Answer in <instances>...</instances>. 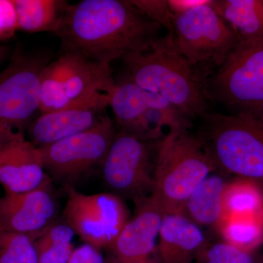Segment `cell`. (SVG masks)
<instances>
[{"instance_id":"obj_1","label":"cell","mask_w":263,"mask_h":263,"mask_svg":"<svg viewBox=\"0 0 263 263\" xmlns=\"http://www.w3.org/2000/svg\"><path fill=\"white\" fill-rule=\"evenodd\" d=\"M161 28L130 0H83L67 5L55 34L62 53L110 65L148 49Z\"/></svg>"},{"instance_id":"obj_2","label":"cell","mask_w":263,"mask_h":263,"mask_svg":"<svg viewBox=\"0 0 263 263\" xmlns=\"http://www.w3.org/2000/svg\"><path fill=\"white\" fill-rule=\"evenodd\" d=\"M122 60L124 79L160 95L190 119L209 112L207 79L181 54L171 33L156 40L146 51Z\"/></svg>"},{"instance_id":"obj_3","label":"cell","mask_w":263,"mask_h":263,"mask_svg":"<svg viewBox=\"0 0 263 263\" xmlns=\"http://www.w3.org/2000/svg\"><path fill=\"white\" fill-rule=\"evenodd\" d=\"M216 169L196 135L169 131L159 145L151 197L164 215L182 214L190 195Z\"/></svg>"},{"instance_id":"obj_4","label":"cell","mask_w":263,"mask_h":263,"mask_svg":"<svg viewBox=\"0 0 263 263\" xmlns=\"http://www.w3.org/2000/svg\"><path fill=\"white\" fill-rule=\"evenodd\" d=\"M196 135L216 167L263 181V119L207 112Z\"/></svg>"},{"instance_id":"obj_5","label":"cell","mask_w":263,"mask_h":263,"mask_svg":"<svg viewBox=\"0 0 263 263\" xmlns=\"http://www.w3.org/2000/svg\"><path fill=\"white\" fill-rule=\"evenodd\" d=\"M209 100L232 114L263 119V40L238 37L224 62L207 79Z\"/></svg>"},{"instance_id":"obj_6","label":"cell","mask_w":263,"mask_h":263,"mask_svg":"<svg viewBox=\"0 0 263 263\" xmlns=\"http://www.w3.org/2000/svg\"><path fill=\"white\" fill-rule=\"evenodd\" d=\"M51 57L15 51L0 72V148L20 137L34 120L41 102V79Z\"/></svg>"},{"instance_id":"obj_7","label":"cell","mask_w":263,"mask_h":263,"mask_svg":"<svg viewBox=\"0 0 263 263\" xmlns=\"http://www.w3.org/2000/svg\"><path fill=\"white\" fill-rule=\"evenodd\" d=\"M116 86L110 65L62 53L43 70L40 111L64 108L96 93L112 95Z\"/></svg>"},{"instance_id":"obj_8","label":"cell","mask_w":263,"mask_h":263,"mask_svg":"<svg viewBox=\"0 0 263 263\" xmlns=\"http://www.w3.org/2000/svg\"><path fill=\"white\" fill-rule=\"evenodd\" d=\"M109 106L122 132L142 141L165 136V128L173 131L192 127L191 119L167 100L124 78L117 82Z\"/></svg>"},{"instance_id":"obj_9","label":"cell","mask_w":263,"mask_h":263,"mask_svg":"<svg viewBox=\"0 0 263 263\" xmlns=\"http://www.w3.org/2000/svg\"><path fill=\"white\" fill-rule=\"evenodd\" d=\"M208 4L174 15V35L176 47L190 65L216 66L224 62L238 37L233 29Z\"/></svg>"},{"instance_id":"obj_10","label":"cell","mask_w":263,"mask_h":263,"mask_svg":"<svg viewBox=\"0 0 263 263\" xmlns=\"http://www.w3.org/2000/svg\"><path fill=\"white\" fill-rule=\"evenodd\" d=\"M116 136L114 123L105 114L87 130L38 148L45 169L57 179L71 180L103 164Z\"/></svg>"},{"instance_id":"obj_11","label":"cell","mask_w":263,"mask_h":263,"mask_svg":"<svg viewBox=\"0 0 263 263\" xmlns=\"http://www.w3.org/2000/svg\"><path fill=\"white\" fill-rule=\"evenodd\" d=\"M102 165L104 181L118 196L137 202L152 195L155 163L146 142L117 133Z\"/></svg>"},{"instance_id":"obj_12","label":"cell","mask_w":263,"mask_h":263,"mask_svg":"<svg viewBox=\"0 0 263 263\" xmlns=\"http://www.w3.org/2000/svg\"><path fill=\"white\" fill-rule=\"evenodd\" d=\"M111 95L96 93L65 108L41 113L29 126V140L37 148L87 130L105 115Z\"/></svg>"},{"instance_id":"obj_13","label":"cell","mask_w":263,"mask_h":263,"mask_svg":"<svg viewBox=\"0 0 263 263\" xmlns=\"http://www.w3.org/2000/svg\"><path fill=\"white\" fill-rule=\"evenodd\" d=\"M56 204L46 180L39 187L0 197V231L35 234L53 224Z\"/></svg>"},{"instance_id":"obj_14","label":"cell","mask_w":263,"mask_h":263,"mask_svg":"<svg viewBox=\"0 0 263 263\" xmlns=\"http://www.w3.org/2000/svg\"><path fill=\"white\" fill-rule=\"evenodd\" d=\"M111 248L118 263H146L155 253L164 214L152 197L137 202Z\"/></svg>"},{"instance_id":"obj_15","label":"cell","mask_w":263,"mask_h":263,"mask_svg":"<svg viewBox=\"0 0 263 263\" xmlns=\"http://www.w3.org/2000/svg\"><path fill=\"white\" fill-rule=\"evenodd\" d=\"M47 179L39 148L25 136L0 148V185L5 194L31 191Z\"/></svg>"},{"instance_id":"obj_16","label":"cell","mask_w":263,"mask_h":263,"mask_svg":"<svg viewBox=\"0 0 263 263\" xmlns=\"http://www.w3.org/2000/svg\"><path fill=\"white\" fill-rule=\"evenodd\" d=\"M66 224L88 245L98 249L111 247L115 235L108 212L94 195L69 189L64 209Z\"/></svg>"},{"instance_id":"obj_17","label":"cell","mask_w":263,"mask_h":263,"mask_svg":"<svg viewBox=\"0 0 263 263\" xmlns=\"http://www.w3.org/2000/svg\"><path fill=\"white\" fill-rule=\"evenodd\" d=\"M204 246L203 233L191 219L183 214L164 216L158 245L162 263H190Z\"/></svg>"},{"instance_id":"obj_18","label":"cell","mask_w":263,"mask_h":263,"mask_svg":"<svg viewBox=\"0 0 263 263\" xmlns=\"http://www.w3.org/2000/svg\"><path fill=\"white\" fill-rule=\"evenodd\" d=\"M227 183L219 176H208L189 197L182 214L197 226H217L223 216Z\"/></svg>"},{"instance_id":"obj_19","label":"cell","mask_w":263,"mask_h":263,"mask_svg":"<svg viewBox=\"0 0 263 263\" xmlns=\"http://www.w3.org/2000/svg\"><path fill=\"white\" fill-rule=\"evenodd\" d=\"M212 6L237 37L263 40V1L215 0Z\"/></svg>"},{"instance_id":"obj_20","label":"cell","mask_w":263,"mask_h":263,"mask_svg":"<svg viewBox=\"0 0 263 263\" xmlns=\"http://www.w3.org/2000/svg\"><path fill=\"white\" fill-rule=\"evenodd\" d=\"M18 30L54 32L69 3L62 0H13Z\"/></svg>"},{"instance_id":"obj_21","label":"cell","mask_w":263,"mask_h":263,"mask_svg":"<svg viewBox=\"0 0 263 263\" xmlns=\"http://www.w3.org/2000/svg\"><path fill=\"white\" fill-rule=\"evenodd\" d=\"M75 232L67 224H51L32 234L38 263H67L74 250Z\"/></svg>"},{"instance_id":"obj_22","label":"cell","mask_w":263,"mask_h":263,"mask_svg":"<svg viewBox=\"0 0 263 263\" xmlns=\"http://www.w3.org/2000/svg\"><path fill=\"white\" fill-rule=\"evenodd\" d=\"M227 183L223 197V217L263 216V192L250 179L240 178Z\"/></svg>"},{"instance_id":"obj_23","label":"cell","mask_w":263,"mask_h":263,"mask_svg":"<svg viewBox=\"0 0 263 263\" xmlns=\"http://www.w3.org/2000/svg\"><path fill=\"white\" fill-rule=\"evenodd\" d=\"M216 227L224 242L247 252L263 240V216H227Z\"/></svg>"},{"instance_id":"obj_24","label":"cell","mask_w":263,"mask_h":263,"mask_svg":"<svg viewBox=\"0 0 263 263\" xmlns=\"http://www.w3.org/2000/svg\"><path fill=\"white\" fill-rule=\"evenodd\" d=\"M0 263H38L32 235L0 231Z\"/></svg>"},{"instance_id":"obj_25","label":"cell","mask_w":263,"mask_h":263,"mask_svg":"<svg viewBox=\"0 0 263 263\" xmlns=\"http://www.w3.org/2000/svg\"><path fill=\"white\" fill-rule=\"evenodd\" d=\"M197 257L199 263H252L249 252L226 242L204 246Z\"/></svg>"},{"instance_id":"obj_26","label":"cell","mask_w":263,"mask_h":263,"mask_svg":"<svg viewBox=\"0 0 263 263\" xmlns=\"http://www.w3.org/2000/svg\"><path fill=\"white\" fill-rule=\"evenodd\" d=\"M151 20L160 24L173 34L174 15L169 9L167 1L163 0H130Z\"/></svg>"},{"instance_id":"obj_27","label":"cell","mask_w":263,"mask_h":263,"mask_svg":"<svg viewBox=\"0 0 263 263\" xmlns=\"http://www.w3.org/2000/svg\"><path fill=\"white\" fill-rule=\"evenodd\" d=\"M18 30L13 0H0V42L14 37Z\"/></svg>"},{"instance_id":"obj_28","label":"cell","mask_w":263,"mask_h":263,"mask_svg":"<svg viewBox=\"0 0 263 263\" xmlns=\"http://www.w3.org/2000/svg\"><path fill=\"white\" fill-rule=\"evenodd\" d=\"M94 246L85 245L74 249L67 263H115L110 262Z\"/></svg>"},{"instance_id":"obj_29","label":"cell","mask_w":263,"mask_h":263,"mask_svg":"<svg viewBox=\"0 0 263 263\" xmlns=\"http://www.w3.org/2000/svg\"><path fill=\"white\" fill-rule=\"evenodd\" d=\"M211 0H170L167 1L169 9L174 15L181 14L192 8L208 4Z\"/></svg>"},{"instance_id":"obj_30","label":"cell","mask_w":263,"mask_h":263,"mask_svg":"<svg viewBox=\"0 0 263 263\" xmlns=\"http://www.w3.org/2000/svg\"><path fill=\"white\" fill-rule=\"evenodd\" d=\"M12 49L10 46L0 44V65L12 57Z\"/></svg>"},{"instance_id":"obj_31","label":"cell","mask_w":263,"mask_h":263,"mask_svg":"<svg viewBox=\"0 0 263 263\" xmlns=\"http://www.w3.org/2000/svg\"><path fill=\"white\" fill-rule=\"evenodd\" d=\"M146 263H152V259H150V260H149V261H148V262H146Z\"/></svg>"}]
</instances>
